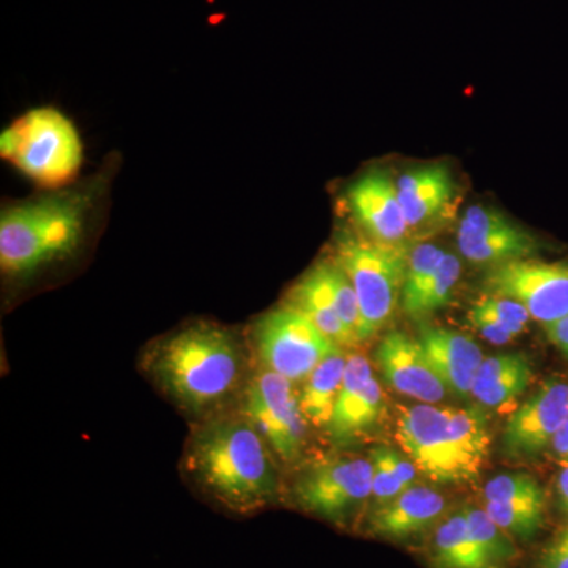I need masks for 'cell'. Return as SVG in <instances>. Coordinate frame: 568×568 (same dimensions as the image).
Instances as JSON below:
<instances>
[{
	"label": "cell",
	"instance_id": "6da1fadb",
	"mask_svg": "<svg viewBox=\"0 0 568 568\" xmlns=\"http://www.w3.org/2000/svg\"><path fill=\"white\" fill-rule=\"evenodd\" d=\"M145 375L182 413L207 420L245 390L248 355L230 328L194 323L163 336L144 353Z\"/></svg>",
	"mask_w": 568,
	"mask_h": 568
},
{
	"label": "cell",
	"instance_id": "52a82bcc",
	"mask_svg": "<svg viewBox=\"0 0 568 568\" xmlns=\"http://www.w3.org/2000/svg\"><path fill=\"white\" fill-rule=\"evenodd\" d=\"M373 495L369 459L336 458L310 466L293 487L295 506L306 514L346 528Z\"/></svg>",
	"mask_w": 568,
	"mask_h": 568
},
{
	"label": "cell",
	"instance_id": "9a60e30c",
	"mask_svg": "<svg viewBox=\"0 0 568 568\" xmlns=\"http://www.w3.org/2000/svg\"><path fill=\"white\" fill-rule=\"evenodd\" d=\"M347 204L366 237L392 245L405 241L409 224L390 175L381 171L362 175L347 190Z\"/></svg>",
	"mask_w": 568,
	"mask_h": 568
},
{
	"label": "cell",
	"instance_id": "484cf974",
	"mask_svg": "<svg viewBox=\"0 0 568 568\" xmlns=\"http://www.w3.org/2000/svg\"><path fill=\"white\" fill-rule=\"evenodd\" d=\"M459 275H462V263L455 254L446 253L440 261L436 274L426 284L417 301L406 310V315L410 317H424L436 310L447 305L448 298L457 286Z\"/></svg>",
	"mask_w": 568,
	"mask_h": 568
},
{
	"label": "cell",
	"instance_id": "d4e9b609",
	"mask_svg": "<svg viewBox=\"0 0 568 568\" xmlns=\"http://www.w3.org/2000/svg\"><path fill=\"white\" fill-rule=\"evenodd\" d=\"M465 511L470 534L489 564L495 568L510 566L518 556L514 537L493 521L485 508L465 507Z\"/></svg>",
	"mask_w": 568,
	"mask_h": 568
},
{
	"label": "cell",
	"instance_id": "d6986e66",
	"mask_svg": "<svg viewBox=\"0 0 568 568\" xmlns=\"http://www.w3.org/2000/svg\"><path fill=\"white\" fill-rule=\"evenodd\" d=\"M532 366L525 354H499L485 358L474 377L470 395L481 405L503 407L528 390Z\"/></svg>",
	"mask_w": 568,
	"mask_h": 568
},
{
	"label": "cell",
	"instance_id": "f546056e",
	"mask_svg": "<svg viewBox=\"0 0 568 568\" xmlns=\"http://www.w3.org/2000/svg\"><path fill=\"white\" fill-rule=\"evenodd\" d=\"M373 466V499H375V506H384V504L390 503L395 497L406 491L403 487L402 481L396 478L394 470L388 466L386 457H384L381 447L375 448L369 457Z\"/></svg>",
	"mask_w": 568,
	"mask_h": 568
},
{
	"label": "cell",
	"instance_id": "603a6c76",
	"mask_svg": "<svg viewBox=\"0 0 568 568\" xmlns=\"http://www.w3.org/2000/svg\"><path fill=\"white\" fill-rule=\"evenodd\" d=\"M448 420L463 474L466 481L474 480L484 469L491 444L487 416L478 407H466L448 409Z\"/></svg>",
	"mask_w": 568,
	"mask_h": 568
},
{
	"label": "cell",
	"instance_id": "d590c367",
	"mask_svg": "<svg viewBox=\"0 0 568 568\" xmlns=\"http://www.w3.org/2000/svg\"><path fill=\"white\" fill-rule=\"evenodd\" d=\"M558 496L560 507L568 514V466L560 470L558 477Z\"/></svg>",
	"mask_w": 568,
	"mask_h": 568
},
{
	"label": "cell",
	"instance_id": "5b68a950",
	"mask_svg": "<svg viewBox=\"0 0 568 568\" xmlns=\"http://www.w3.org/2000/svg\"><path fill=\"white\" fill-rule=\"evenodd\" d=\"M409 253L402 245L383 244L361 235H345L336 244L335 263L353 283L364 317V342L394 316L402 304Z\"/></svg>",
	"mask_w": 568,
	"mask_h": 568
},
{
	"label": "cell",
	"instance_id": "4dcf8cb0",
	"mask_svg": "<svg viewBox=\"0 0 568 568\" xmlns=\"http://www.w3.org/2000/svg\"><path fill=\"white\" fill-rule=\"evenodd\" d=\"M467 317H469V323L473 324L478 334L487 338L488 342L495 343V345H506V343L511 342L525 332L521 328L514 327V325L503 323L497 317L478 308L476 304L473 305Z\"/></svg>",
	"mask_w": 568,
	"mask_h": 568
},
{
	"label": "cell",
	"instance_id": "4fadbf2b",
	"mask_svg": "<svg viewBox=\"0 0 568 568\" xmlns=\"http://www.w3.org/2000/svg\"><path fill=\"white\" fill-rule=\"evenodd\" d=\"M383 390L364 355L347 357L327 435L335 446H347L368 432L383 413Z\"/></svg>",
	"mask_w": 568,
	"mask_h": 568
},
{
	"label": "cell",
	"instance_id": "1f68e13d",
	"mask_svg": "<svg viewBox=\"0 0 568 568\" xmlns=\"http://www.w3.org/2000/svg\"><path fill=\"white\" fill-rule=\"evenodd\" d=\"M476 305L489 315L503 321V323L514 325V327L521 328V331H525L526 324L530 320L528 310L518 302L511 301V298L485 294L480 301L476 302Z\"/></svg>",
	"mask_w": 568,
	"mask_h": 568
},
{
	"label": "cell",
	"instance_id": "7a4b0ae2",
	"mask_svg": "<svg viewBox=\"0 0 568 568\" xmlns=\"http://www.w3.org/2000/svg\"><path fill=\"white\" fill-rule=\"evenodd\" d=\"M183 470L212 503L242 517L282 496L274 452L242 414L200 422L183 452Z\"/></svg>",
	"mask_w": 568,
	"mask_h": 568
},
{
	"label": "cell",
	"instance_id": "8fae6325",
	"mask_svg": "<svg viewBox=\"0 0 568 568\" xmlns=\"http://www.w3.org/2000/svg\"><path fill=\"white\" fill-rule=\"evenodd\" d=\"M458 248L469 263L495 265L528 260L537 252L532 234L508 216L489 207L474 205L458 226Z\"/></svg>",
	"mask_w": 568,
	"mask_h": 568
},
{
	"label": "cell",
	"instance_id": "e575fe53",
	"mask_svg": "<svg viewBox=\"0 0 568 568\" xmlns=\"http://www.w3.org/2000/svg\"><path fill=\"white\" fill-rule=\"evenodd\" d=\"M551 447L559 458L566 459V462H568V420L566 422V425L559 429V433L556 435L555 439H552Z\"/></svg>",
	"mask_w": 568,
	"mask_h": 568
},
{
	"label": "cell",
	"instance_id": "30bf717a",
	"mask_svg": "<svg viewBox=\"0 0 568 568\" xmlns=\"http://www.w3.org/2000/svg\"><path fill=\"white\" fill-rule=\"evenodd\" d=\"M396 439L426 477L437 484H465L448 409L433 405L405 407L399 410Z\"/></svg>",
	"mask_w": 568,
	"mask_h": 568
},
{
	"label": "cell",
	"instance_id": "83f0119b",
	"mask_svg": "<svg viewBox=\"0 0 568 568\" xmlns=\"http://www.w3.org/2000/svg\"><path fill=\"white\" fill-rule=\"evenodd\" d=\"M446 256V252L439 246L432 244L418 245L414 252L409 253L405 276V286H403L402 306L403 310L409 308L417 301L418 295L425 290L426 284L436 274L440 261Z\"/></svg>",
	"mask_w": 568,
	"mask_h": 568
},
{
	"label": "cell",
	"instance_id": "ac0fdd59",
	"mask_svg": "<svg viewBox=\"0 0 568 568\" xmlns=\"http://www.w3.org/2000/svg\"><path fill=\"white\" fill-rule=\"evenodd\" d=\"M396 186L409 227L422 226L437 219L455 194L454 178L443 164L409 171Z\"/></svg>",
	"mask_w": 568,
	"mask_h": 568
},
{
	"label": "cell",
	"instance_id": "f1b7e54d",
	"mask_svg": "<svg viewBox=\"0 0 568 568\" xmlns=\"http://www.w3.org/2000/svg\"><path fill=\"white\" fill-rule=\"evenodd\" d=\"M544 495L541 485L528 474H504L489 480L484 488L485 503H510Z\"/></svg>",
	"mask_w": 568,
	"mask_h": 568
},
{
	"label": "cell",
	"instance_id": "7c38bea8",
	"mask_svg": "<svg viewBox=\"0 0 568 568\" xmlns=\"http://www.w3.org/2000/svg\"><path fill=\"white\" fill-rule=\"evenodd\" d=\"M568 420V383L549 379L508 418L504 450L510 458H530L552 443Z\"/></svg>",
	"mask_w": 568,
	"mask_h": 568
},
{
	"label": "cell",
	"instance_id": "ba28073f",
	"mask_svg": "<svg viewBox=\"0 0 568 568\" xmlns=\"http://www.w3.org/2000/svg\"><path fill=\"white\" fill-rule=\"evenodd\" d=\"M242 416L264 437L276 458L293 463L304 454L306 418L294 383L263 369L242 392Z\"/></svg>",
	"mask_w": 568,
	"mask_h": 568
},
{
	"label": "cell",
	"instance_id": "d6a6232c",
	"mask_svg": "<svg viewBox=\"0 0 568 568\" xmlns=\"http://www.w3.org/2000/svg\"><path fill=\"white\" fill-rule=\"evenodd\" d=\"M536 568H568V528L560 530L544 548Z\"/></svg>",
	"mask_w": 568,
	"mask_h": 568
},
{
	"label": "cell",
	"instance_id": "9c48e42d",
	"mask_svg": "<svg viewBox=\"0 0 568 568\" xmlns=\"http://www.w3.org/2000/svg\"><path fill=\"white\" fill-rule=\"evenodd\" d=\"M484 290L487 295L518 302L545 327L568 315V263L528 257L495 265L485 275Z\"/></svg>",
	"mask_w": 568,
	"mask_h": 568
},
{
	"label": "cell",
	"instance_id": "277c9868",
	"mask_svg": "<svg viewBox=\"0 0 568 568\" xmlns=\"http://www.w3.org/2000/svg\"><path fill=\"white\" fill-rule=\"evenodd\" d=\"M0 153L33 182L59 189L80 173L84 145L63 112L37 108L3 130Z\"/></svg>",
	"mask_w": 568,
	"mask_h": 568
},
{
	"label": "cell",
	"instance_id": "7402d4cb",
	"mask_svg": "<svg viewBox=\"0 0 568 568\" xmlns=\"http://www.w3.org/2000/svg\"><path fill=\"white\" fill-rule=\"evenodd\" d=\"M346 362L347 357L343 349L335 351L304 381L298 402L306 422L316 428L327 429L331 424L336 398L345 377Z\"/></svg>",
	"mask_w": 568,
	"mask_h": 568
},
{
	"label": "cell",
	"instance_id": "5bb4252c",
	"mask_svg": "<svg viewBox=\"0 0 568 568\" xmlns=\"http://www.w3.org/2000/svg\"><path fill=\"white\" fill-rule=\"evenodd\" d=\"M376 362L384 379L398 394L426 405H436L448 394L446 383L433 368L420 342L403 332H390L381 339Z\"/></svg>",
	"mask_w": 568,
	"mask_h": 568
},
{
	"label": "cell",
	"instance_id": "3957f363",
	"mask_svg": "<svg viewBox=\"0 0 568 568\" xmlns=\"http://www.w3.org/2000/svg\"><path fill=\"white\" fill-rule=\"evenodd\" d=\"M88 203L78 194H54L11 205L0 219L3 274L26 276L69 256L84 234Z\"/></svg>",
	"mask_w": 568,
	"mask_h": 568
},
{
	"label": "cell",
	"instance_id": "4316f807",
	"mask_svg": "<svg viewBox=\"0 0 568 568\" xmlns=\"http://www.w3.org/2000/svg\"><path fill=\"white\" fill-rule=\"evenodd\" d=\"M325 274H327L328 286H331L339 320L345 324L354 343L364 342V317H362L361 304H358L353 283L335 261L325 263Z\"/></svg>",
	"mask_w": 568,
	"mask_h": 568
},
{
	"label": "cell",
	"instance_id": "44dd1931",
	"mask_svg": "<svg viewBox=\"0 0 568 568\" xmlns=\"http://www.w3.org/2000/svg\"><path fill=\"white\" fill-rule=\"evenodd\" d=\"M428 562L432 568H495L474 540L465 508L446 515L433 528Z\"/></svg>",
	"mask_w": 568,
	"mask_h": 568
},
{
	"label": "cell",
	"instance_id": "836d02e7",
	"mask_svg": "<svg viewBox=\"0 0 568 568\" xmlns=\"http://www.w3.org/2000/svg\"><path fill=\"white\" fill-rule=\"evenodd\" d=\"M548 338L551 339L552 345L559 347L566 357H568V315L564 316L562 320L556 321V323L545 325Z\"/></svg>",
	"mask_w": 568,
	"mask_h": 568
},
{
	"label": "cell",
	"instance_id": "e0dca14e",
	"mask_svg": "<svg viewBox=\"0 0 568 568\" xmlns=\"http://www.w3.org/2000/svg\"><path fill=\"white\" fill-rule=\"evenodd\" d=\"M422 347L448 392L470 395L474 377L485 361L480 346L469 336L440 327H422Z\"/></svg>",
	"mask_w": 568,
	"mask_h": 568
},
{
	"label": "cell",
	"instance_id": "ffe728a7",
	"mask_svg": "<svg viewBox=\"0 0 568 568\" xmlns=\"http://www.w3.org/2000/svg\"><path fill=\"white\" fill-rule=\"evenodd\" d=\"M286 304L308 317L324 335H327L339 347L355 345L336 312L327 274H325V263L315 265L312 271L306 272L298 280L291 291Z\"/></svg>",
	"mask_w": 568,
	"mask_h": 568
},
{
	"label": "cell",
	"instance_id": "8992f818",
	"mask_svg": "<svg viewBox=\"0 0 568 568\" xmlns=\"http://www.w3.org/2000/svg\"><path fill=\"white\" fill-rule=\"evenodd\" d=\"M252 339L264 368L294 384L304 383L325 357L343 349L287 304L261 316Z\"/></svg>",
	"mask_w": 568,
	"mask_h": 568
},
{
	"label": "cell",
	"instance_id": "cb8c5ba5",
	"mask_svg": "<svg viewBox=\"0 0 568 568\" xmlns=\"http://www.w3.org/2000/svg\"><path fill=\"white\" fill-rule=\"evenodd\" d=\"M484 508L493 521L517 540H532L547 521V495L510 503H485Z\"/></svg>",
	"mask_w": 568,
	"mask_h": 568
},
{
	"label": "cell",
	"instance_id": "2e32d148",
	"mask_svg": "<svg viewBox=\"0 0 568 568\" xmlns=\"http://www.w3.org/2000/svg\"><path fill=\"white\" fill-rule=\"evenodd\" d=\"M446 499L436 489L414 485L390 503L373 508L368 530L388 540H406L435 528L446 517Z\"/></svg>",
	"mask_w": 568,
	"mask_h": 568
}]
</instances>
